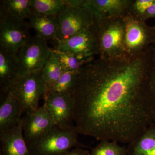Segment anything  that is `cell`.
<instances>
[{
	"label": "cell",
	"mask_w": 155,
	"mask_h": 155,
	"mask_svg": "<svg viewBox=\"0 0 155 155\" xmlns=\"http://www.w3.org/2000/svg\"><path fill=\"white\" fill-rule=\"evenodd\" d=\"M151 65L148 51L85 64L72 96L79 134L124 144L139 136L153 123L147 90Z\"/></svg>",
	"instance_id": "1"
},
{
	"label": "cell",
	"mask_w": 155,
	"mask_h": 155,
	"mask_svg": "<svg viewBox=\"0 0 155 155\" xmlns=\"http://www.w3.org/2000/svg\"><path fill=\"white\" fill-rule=\"evenodd\" d=\"M93 27L97 39L99 57L115 58L126 55L124 17L94 19Z\"/></svg>",
	"instance_id": "2"
},
{
	"label": "cell",
	"mask_w": 155,
	"mask_h": 155,
	"mask_svg": "<svg viewBox=\"0 0 155 155\" xmlns=\"http://www.w3.org/2000/svg\"><path fill=\"white\" fill-rule=\"evenodd\" d=\"M45 88L41 69L28 75H18L11 83L8 93L18 100L23 113H32L39 107V102L43 98Z\"/></svg>",
	"instance_id": "3"
},
{
	"label": "cell",
	"mask_w": 155,
	"mask_h": 155,
	"mask_svg": "<svg viewBox=\"0 0 155 155\" xmlns=\"http://www.w3.org/2000/svg\"><path fill=\"white\" fill-rule=\"evenodd\" d=\"M77 129L64 130L58 127L28 146L31 155H62L73 147L85 148L78 141Z\"/></svg>",
	"instance_id": "4"
},
{
	"label": "cell",
	"mask_w": 155,
	"mask_h": 155,
	"mask_svg": "<svg viewBox=\"0 0 155 155\" xmlns=\"http://www.w3.org/2000/svg\"><path fill=\"white\" fill-rule=\"evenodd\" d=\"M125 22V54L137 56L146 52L155 45L154 28L146 24V21L128 14L124 17Z\"/></svg>",
	"instance_id": "5"
},
{
	"label": "cell",
	"mask_w": 155,
	"mask_h": 155,
	"mask_svg": "<svg viewBox=\"0 0 155 155\" xmlns=\"http://www.w3.org/2000/svg\"><path fill=\"white\" fill-rule=\"evenodd\" d=\"M52 51L46 41L37 35L31 36L16 54L18 75L41 70Z\"/></svg>",
	"instance_id": "6"
},
{
	"label": "cell",
	"mask_w": 155,
	"mask_h": 155,
	"mask_svg": "<svg viewBox=\"0 0 155 155\" xmlns=\"http://www.w3.org/2000/svg\"><path fill=\"white\" fill-rule=\"evenodd\" d=\"M59 26L57 41L64 40L91 28L94 18L91 12L85 7L69 5L58 15Z\"/></svg>",
	"instance_id": "7"
},
{
	"label": "cell",
	"mask_w": 155,
	"mask_h": 155,
	"mask_svg": "<svg viewBox=\"0 0 155 155\" xmlns=\"http://www.w3.org/2000/svg\"><path fill=\"white\" fill-rule=\"evenodd\" d=\"M28 22L13 17L0 9V46L17 54L30 37Z\"/></svg>",
	"instance_id": "8"
},
{
	"label": "cell",
	"mask_w": 155,
	"mask_h": 155,
	"mask_svg": "<svg viewBox=\"0 0 155 155\" xmlns=\"http://www.w3.org/2000/svg\"><path fill=\"white\" fill-rule=\"evenodd\" d=\"M61 41H57L56 50L74 54L87 64L99 56L98 44L93 27Z\"/></svg>",
	"instance_id": "9"
},
{
	"label": "cell",
	"mask_w": 155,
	"mask_h": 155,
	"mask_svg": "<svg viewBox=\"0 0 155 155\" xmlns=\"http://www.w3.org/2000/svg\"><path fill=\"white\" fill-rule=\"evenodd\" d=\"M23 135L27 145L36 141L57 127L45 105L32 113H25L21 119Z\"/></svg>",
	"instance_id": "10"
},
{
	"label": "cell",
	"mask_w": 155,
	"mask_h": 155,
	"mask_svg": "<svg viewBox=\"0 0 155 155\" xmlns=\"http://www.w3.org/2000/svg\"><path fill=\"white\" fill-rule=\"evenodd\" d=\"M44 104L52 116L57 127L64 130L76 129L74 125V101L72 96L51 94L45 99Z\"/></svg>",
	"instance_id": "11"
},
{
	"label": "cell",
	"mask_w": 155,
	"mask_h": 155,
	"mask_svg": "<svg viewBox=\"0 0 155 155\" xmlns=\"http://www.w3.org/2000/svg\"><path fill=\"white\" fill-rule=\"evenodd\" d=\"M131 0H83L81 5L89 10L94 19L119 18L128 14Z\"/></svg>",
	"instance_id": "12"
},
{
	"label": "cell",
	"mask_w": 155,
	"mask_h": 155,
	"mask_svg": "<svg viewBox=\"0 0 155 155\" xmlns=\"http://www.w3.org/2000/svg\"><path fill=\"white\" fill-rule=\"evenodd\" d=\"M1 155H31L23 135L21 121L14 127L0 131Z\"/></svg>",
	"instance_id": "13"
},
{
	"label": "cell",
	"mask_w": 155,
	"mask_h": 155,
	"mask_svg": "<svg viewBox=\"0 0 155 155\" xmlns=\"http://www.w3.org/2000/svg\"><path fill=\"white\" fill-rule=\"evenodd\" d=\"M31 27L35 30L37 36L44 40H56L59 28L58 15H48L31 11L28 16Z\"/></svg>",
	"instance_id": "14"
},
{
	"label": "cell",
	"mask_w": 155,
	"mask_h": 155,
	"mask_svg": "<svg viewBox=\"0 0 155 155\" xmlns=\"http://www.w3.org/2000/svg\"><path fill=\"white\" fill-rule=\"evenodd\" d=\"M22 107L18 100L11 94H7L0 106V131L8 130L21 122Z\"/></svg>",
	"instance_id": "15"
},
{
	"label": "cell",
	"mask_w": 155,
	"mask_h": 155,
	"mask_svg": "<svg viewBox=\"0 0 155 155\" xmlns=\"http://www.w3.org/2000/svg\"><path fill=\"white\" fill-rule=\"evenodd\" d=\"M18 75L16 54L0 47V85L3 92L8 94L11 83Z\"/></svg>",
	"instance_id": "16"
},
{
	"label": "cell",
	"mask_w": 155,
	"mask_h": 155,
	"mask_svg": "<svg viewBox=\"0 0 155 155\" xmlns=\"http://www.w3.org/2000/svg\"><path fill=\"white\" fill-rule=\"evenodd\" d=\"M127 147V155H155V124L152 123Z\"/></svg>",
	"instance_id": "17"
},
{
	"label": "cell",
	"mask_w": 155,
	"mask_h": 155,
	"mask_svg": "<svg viewBox=\"0 0 155 155\" xmlns=\"http://www.w3.org/2000/svg\"><path fill=\"white\" fill-rule=\"evenodd\" d=\"M64 72L58 54L53 50L49 58L42 69L45 87L44 100L48 96L50 91Z\"/></svg>",
	"instance_id": "18"
},
{
	"label": "cell",
	"mask_w": 155,
	"mask_h": 155,
	"mask_svg": "<svg viewBox=\"0 0 155 155\" xmlns=\"http://www.w3.org/2000/svg\"><path fill=\"white\" fill-rule=\"evenodd\" d=\"M74 4V0H31V11L38 14L58 15L67 6Z\"/></svg>",
	"instance_id": "19"
},
{
	"label": "cell",
	"mask_w": 155,
	"mask_h": 155,
	"mask_svg": "<svg viewBox=\"0 0 155 155\" xmlns=\"http://www.w3.org/2000/svg\"><path fill=\"white\" fill-rule=\"evenodd\" d=\"M31 0L1 1L0 9L18 19L24 20L31 13Z\"/></svg>",
	"instance_id": "20"
},
{
	"label": "cell",
	"mask_w": 155,
	"mask_h": 155,
	"mask_svg": "<svg viewBox=\"0 0 155 155\" xmlns=\"http://www.w3.org/2000/svg\"><path fill=\"white\" fill-rule=\"evenodd\" d=\"M79 72H64L51 90L48 95L51 94H57L73 96L76 87Z\"/></svg>",
	"instance_id": "21"
},
{
	"label": "cell",
	"mask_w": 155,
	"mask_h": 155,
	"mask_svg": "<svg viewBox=\"0 0 155 155\" xmlns=\"http://www.w3.org/2000/svg\"><path fill=\"white\" fill-rule=\"evenodd\" d=\"M90 153V155H127V147L116 141L102 140Z\"/></svg>",
	"instance_id": "22"
},
{
	"label": "cell",
	"mask_w": 155,
	"mask_h": 155,
	"mask_svg": "<svg viewBox=\"0 0 155 155\" xmlns=\"http://www.w3.org/2000/svg\"><path fill=\"white\" fill-rule=\"evenodd\" d=\"M58 54L62 68L65 71L78 72L87 64L74 54L54 50Z\"/></svg>",
	"instance_id": "23"
},
{
	"label": "cell",
	"mask_w": 155,
	"mask_h": 155,
	"mask_svg": "<svg viewBox=\"0 0 155 155\" xmlns=\"http://www.w3.org/2000/svg\"><path fill=\"white\" fill-rule=\"evenodd\" d=\"M155 0H131L128 14L141 18Z\"/></svg>",
	"instance_id": "24"
},
{
	"label": "cell",
	"mask_w": 155,
	"mask_h": 155,
	"mask_svg": "<svg viewBox=\"0 0 155 155\" xmlns=\"http://www.w3.org/2000/svg\"><path fill=\"white\" fill-rule=\"evenodd\" d=\"M147 90L149 96L153 105L155 104V65L152 64L148 78Z\"/></svg>",
	"instance_id": "25"
},
{
	"label": "cell",
	"mask_w": 155,
	"mask_h": 155,
	"mask_svg": "<svg viewBox=\"0 0 155 155\" xmlns=\"http://www.w3.org/2000/svg\"><path fill=\"white\" fill-rule=\"evenodd\" d=\"M150 18H155V1L152 5H151L143 16L140 19L146 21L147 19Z\"/></svg>",
	"instance_id": "26"
},
{
	"label": "cell",
	"mask_w": 155,
	"mask_h": 155,
	"mask_svg": "<svg viewBox=\"0 0 155 155\" xmlns=\"http://www.w3.org/2000/svg\"><path fill=\"white\" fill-rule=\"evenodd\" d=\"M90 152L83 148H76L67 153L62 155H90Z\"/></svg>",
	"instance_id": "27"
},
{
	"label": "cell",
	"mask_w": 155,
	"mask_h": 155,
	"mask_svg": "<svg viewBox=\"0 0 155 155\" xmlns=\"http://www.w3.org/2000/svg\"><path fill=\"white\" fill-rule=\"evenodd\" d=\"M148 52L152 64L155 65V45L149 49Z\"/></svg>",
	"instance_id": "28"
},
{
	"label": "cell",
	"mask_w": 155,
	"mask_h": 155,
	"mask_svg": "<svg viewBox=\"0 0 155 155\" xmlns=\"http://www.w3.org/2000/svg\"><path fill=\"white\" fill-rule=\"evenodd\" d=\"M152 121L153 123L155 125V104L153 105Z\"/></svg>",
	"instance_id": "29"
},
{
	"label": "cell",
	"mask_w": 155,
	"mask_h": 155,
	"mask_svg": "<svg viewBox=\"0 0 155 155\" xmlns=\"http://www.w3.org/2000/svg\"><path fill=\"white\" fill-rule=\"evenodd\" d=\"M154 29H155V26L154 27Z\"/></svg>",
	"instance_id": "30"
}]
</instances>
